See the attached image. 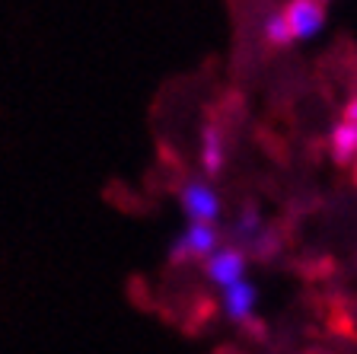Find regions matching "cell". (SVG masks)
I'll list each match as a JSON object with an SVG mask.
<instances>
[{
	"label": "cell",
	"mask_w": 357,
	"mask_h": 354,
	"mask_svg": "<svg viewBox=\"0 0 357 354\" xmlns=\"http://www.w3.org/2000/svg\"><path fill=\"white\" fill-rule=\"evenodd\" d=\"M223 156H227V150H223L220 128L208 125L204 128V138H201V166H204L208 176H217V172L223 170Z\"/></svg>",
	"instance_id": "6"
},
{
	"label": "cell",
	"mask_w": 357,
	"mask_h": 354,
	"mask_svg": "<svg viewBox=\"0 0 357 354\" xmlns=\"http://www.w3.org/2000/svg\"><path fill=\"white\" fill-rule=\"evenodd\" d=\"M278 249H281V236H278V230H265V233H259L252 239V252H255V258H261V262L275 258Z\"/></svg>",
	"instance_id": "10"
},
{
	"label": "cell",
	"mask_w": 357,
	"mask_h": 354,
	"mask_svg": "<svg viewBox=\"0 0 357 354\" xmlns=\"http://www.w3.org/2000/svg\"><path fill=\"white\" fill-rule=\"evenodd\" d=\"M265 42L271 45V48H287V45L294 42V32H290L284 13H271L265 20Z\"/></svg>",
	"instance_id": "8"
},
{
	"label": "cell",
	"mask_w": 357,
	"mask_h": 354,
	"mask_svg": "<svg viewBox=\"0 0 357 354\" xmlns=\"http://www.w3.org/2000/svg\"><path fill=\"white\" fill-rule=\"evenodd\" d=\"M233 233H236L239 239H249V243H252L255 236L261 233L259 211H255V207H243V214H239V221L233 223Z\"/></svg>",
	"instance_id": "9"
},
{
	"label": "cell",
	"mask_w": 357,
	"mask_h": 354,
	"mask_svg": "<svg viewBox=\"0 0 357 354\" xmlns=\"http://www.w3.org/2000/svg\"><path fill=\"white\" fill-rule=\"evenodd\" d=\"M342 121H351V125H357V96L351 99L348 105H344V118Z\"/></svg>",
	"instance_id": "11"
},
{
	"label": "cell",
	"mask_w": 357,
	"mask_h": 354,
	"mask_svg": "<svg viewBox=\"0 0 357 354\" xmlns=\"http://www.w3.org/2000/svg\"><path fill=\"white\" fill-rule=\"evenodd\" d=\"M182 207H185V214L192 217V223H211L220 214L217 195L201 182H188L185 189H182Z\"/></svg>",
	"instance_id": "3"
},
{
	"label": "cell",
	"mask_w": 357,
	"mask_h": 354,
	"mask_svg": "<svg viewBox=\"0 0 357 354\" xmlns=\"http://www.w3.org/2000/svg\"><path fill=\"white\" fill-rule=\"evenodd\" d=\"M354 156H357V125L338 121L332 131V160L338 166H348Z\"/></svg>",
	"instance_id": "7"
},
{
	"label": "cell",
	"mask_w": 357,
	"mask_h": 354,
	"mask_svg": "<svg viewBox=\"0 0 357 354\" xmlns=\"http://www.w3.org/2000/svg\"><path fill=\"white\" fill-rule=\"evenodd\" d=\"M252 307H255V288L252 284L236 281V284L227 288V294H223V310H227V316H230L233 323H249Z\"/></svg>",
	"instance_id": "5"
},
{
	"label": "cell",
	"mask_w": 357,
	"mask_h": 354,
	"mask_svg": "<svg viewBox=\"0 0 357 354\" xmlns=\"http://www.w3.org/2000/svg\"><path fill=\"white\" fill-rule=\"evenodd\" d=\"M245 272V256L239 249H220L217 256L208 258V278L217 284H236Z\"/></svg>",
	"instance_id": "4"
},
{
	"label": "cell",
	"mask_w": 357,
	"mask_h": 354,
	"mask_svg": "<svg viewBox=\"0 0 357 354\" xmlns=\"http://www.w3.org/2000/svg\"><path fill=\"white\" fill-rule=\"evenodd\" d=\"M319 3H326V0H319Z\"/></svg>",
	"instance_id": "13"
},
{
	"label": "cell",
	"mask_w": 357,
	"mask_h": 354,
	"mask_svg": "<svg viewBox=\"0 0 357 354\" xmlns=\"http://www.w3.org/2000/svg\"><path fill=\"white\" fill-rule=\"evenodd\" d=\"M354 182H357V166H354Z\"/></svg>",
	"instance_id": "12"
},
{
	"label": "cell",
	"mask_w": 357,
	"mask_h": 354,
	"mask_svg": "<svg viewBox=\"0 0 357 354\" xmlns=\"http://www.w3.org/2000/svg\"><path fill=\"white\" fill-rule=\"evenodd\" d=\"M214 249H217V230L208 227V223H192V227L172 243L169 258L176 265H182L188 258H208Z\"/></svg>",
	"instance_id": "1"
},
{
	"label": "cell",
	"mask_w": 357,
	"mask_h": 354,
	"mask_svg": "<svg viewBox=\"0 0 357 354\" xmlns=\"http://www.w3.org/2000/svg\"><path fill=\"white\" fill-rule=\"evenodd\" d=\"M284 20H287L294 38H312L326 22V7L319 0H290L284 7Z\"/></svg>",
	"instance_id": "2"
}]
</instances>
